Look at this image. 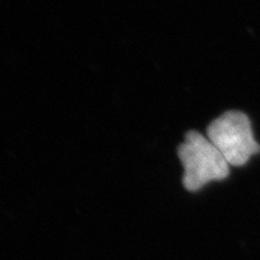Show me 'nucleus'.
Listing matches in <instances>:
<instances>
[{
    "label": "nucleus",
    "mask_w": 260,
    "mask_h": 260,
    "mask_svg": "<svg viewBox=\"0 0 260 260\" xmlns=\"http://www.w3.org/2000/svg\"><path fill=\"white\" fill-rule=\"evenodd\" d=\"M207 138L232 166H243L260 152L250 120L246 114L230 111L222 114L207 128Z\"/></svg>",
    "instance_id": "obj_2"
},
{
    "label": "nucleus",
    "mask_w": 260,
    "mask_h": 260,
    "mask_svg": "<svg viewBox=\"0 0 260 260\" xmlns=\"http://www.w3.org/2000/svg\"><path fill=\"white\" fill-rule=\"evenodd\" d=\"M178 156L183 169L184 188L195 192L208 182L223 180L230 174L229 164L207 137L198 132H189L179 146Z\"/></svg>",
    "instance_id": "obj_1"
}]
</instances>
